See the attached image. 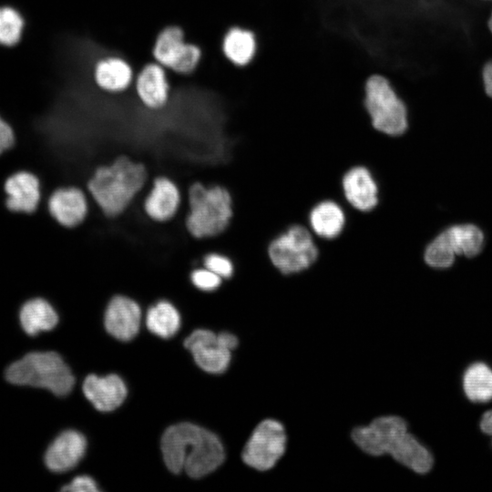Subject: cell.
Here are the masks:
<instances>
[{
	"mask_svg": "<svg viewBox=\"0 0 492 492\" xmlns=\"http://www.w3.org/2000/svg\"><path fill=\"white\" fill-rule=\"evenodd\" d=\"M168 469L190 477L200 478L216 470L224 461L225 453L220 438L212 432L182 422L166 429L160 442Z\"/></svg>",
	"mask_w": 492,
	"mask_h": 492,
	"instance_id": "obj_1",
	"label": "cell"
},
{
	"mask_svg": "<svg viewBox=\"0 0 492 492\" xmlns=\"http://www.w3.org/2000/svg\"><path fill=\"white\" fill-rule=\"evenodd\" d=\"M150 180L147 166L126 154L100 165L85 190L104 215L115 218L125 212Z\"/></svg>",
	"mask_w": 492,
	"mask_h": 492,
	"instance_id": "obj_2",
	"label": "cell"
},
{
	"mask_svg": "<svg viewBox=\"0 0 492 492\" xmlns=\"http://www.w3.org/2000/svg\"><path fill=\"white\" fill-rule=\"evenodd\" d=\"M187 205L185 226L196 239H210L223 233L233 214V198L223 185L192 182L182 194Z\"/></svg>",
	"mask_w": 492,
	"mask_h": 492,
	"instance_id": "obj_3",
	"label": "cell"
},
{
	"mask_svg": "<svg viewBox=\"0 0 492 492\" xmlns=\"http://www.w3.org/2000/svg\"><path fill=\"white\" fill-rule=\"evenodd\" d=\"M364 106L372 128L387 137L404 136L410 127L408 106L384 76H371L364 87Z\"/></svg>",
	"mask_w": 492,
	"mask_h": 492,
	"instance_id": "obj_4",
	"label": "cell"
},
{
	"mask_svg": "<svg viewBox=\"0 0 492 492\" xmlns=\"http://www.w3.org/2000/svg\"><path fill=\"white\" fill-rule=\"evenodd\" d=\"M6 380L17 385L46 388L58 396L68 395L75 377L62 357L55 352H34L13 363Z\"/></svg>",
	"mask_w": 492,
	"mask_h": 492,
	"instance_id": "obj_5",
	"label": "cell"
},
{
	"mask_svg": "<svg viewBox=\"0 0 492 492\" xmlns=\"http://www.w3.org/2000/svg\"><path fill=\"white\" fill-rule=\"evenodd\" d=\"M267 253L271 263L279 272L295 275L307 271L316 262L319 246L307 225L293 223L271 240Z\"/></svg>",
	"mask_w": 492,
	"mask_h": 492,
	"instance_id": "obj_6",
	"label": "cell"
},
{
	"mask_svg": "<svg viewBox=\"0 0 492 492\" xmlns=\"http://www.w3.org/2000/svg\"><path fill=\"white\" fill-rule=\"evenodd\" d=\"M485 234L472 223L455 224L443 230L425 247V263L436 270L450 268L458 256L473 258L484 249Z\"/></svg>",
	"mask_w": 492,
	"mask_h": 492,
	"instance_id": "obj_7",
	"label": "cell"
},
{
	"mask_svg": "<svg viewBox=\"0 0 492 492\" xmlns=\"http://www.w3.org/2000/svg\"><path fill=\"white\" fill-rule=\"evenodd\" d=\"M238 344L237 337L228 332L219 334L206 329L192 332L184 341L200 368L210 374H222L231 362V352Z\"/></svg>",
	"mask_w": 492,
	"mask_h": 492,
	"instance_id": "obj_8",
	"label": "cell"
},
{
	"mask_svg": "<svg viewBox=\"0 0 492 492\" xmlns=\"http://www.w3.org/2000/svg\"><path fill=\"white\" fill-rule=\"evenodd\" d=\"M286 448L283 425L273 419L261 421L246 443L241 457L249 466L266 471L272 468Z\"/></svg>",
	"mask_w": 492,
	"mask_h": 492,
	"instance_id": "obj_9",
	"label": "cell"
},
{
	"mask_svg": "<svg viewBox=\"0 0 492 492\" xmlns=\"http://www.w3.org/2000/svg\"><path fill=\"white\" fill-rule=\"evenodd\" d=\"M142 209L151 220L165 223L173 220L182 204V192L178 183L166 175L152 178L140 193Z\"/></svg>",
	"mask_w": 492,
	"mask_h": 492,
	"instance_id": "obj_10",
	"label": "cell"
},
{
	"mask_svg": "<svg viewBox=\"0 0 492 492\" xmlns=\"http://www.w3.org/2000/svg\"><path fill=\"white\" fill-rule=\"evenodd\" d=\"M408 431L406 421L398 415H385L370 425L353 430L354 442L371 456L389 455L397 440Z\"/></svg>",
	"mask_w": 492,
	"mask_h": 492,
	"instance_id": "obj_11",
	"label": "cell"
},
{
	"mask_svg": "<svg viewBox=\"0 0 492 492\" xmlns=\"http://www.w3.org/2000/svg\"><path fill=\"white\" fill-rule=\"evenodd\" d=\"M45 200L51 217L68 229L81 225L90 210V198L85 189L67 185L55 189Z\"/></svg>",
	"mask_w": 492,
	"mask_h": 492,
	"instance_id": "obj_12",
	"label": "cell"
},
{
	"mask_svg": "<svg viewBox=\"0 0 492 492\" xmlns=\"http://www.w3.org/2000/svg\"><path fill=\"white\" fill-rule=\"evenodd\" d=\"M341 188L345 205L369 212L380 200L379 184L372 170L364 165H354L343 175Z\"/></svg>",
	"mask_w": 492,
	"mask_h": 492,
	"instance_id": "obj_13",
	"label": "cell"
},
{
	"mask_svg": "<svg viewBox=\"0 0 492 492\" xmlns=\"http://www.w3.org/2000/svg\"><path fill=\"white\" fill-rule=\"evenodd\" d=\"M5 206L13 212L33 213L40 206L43 193L37 175L29 170L12 173L5 181Z\"/></svg>",
	"mask_w": 492,
	"mask_h": 492,
	"instance_id": "obj_14",
	"label": "cell"
},
{
	"mask_svg": "<svg viewBox=\"0 0 492 492\" xmlns=\"http://www.w3.org/2000/svg\"><path fill=\"white\" fill-rule=\"evenodd\" d=\"M141 308L132 298L124 294L114 295L108 302L104 324L108 333L120 341H129L139 331Z\"/></svg>",
	"mask_w": 492,
	"mask_h": 492,
	"instance_id": "obj_15",
	"label": "cell"
},
{
	"mask_svg": "<svg viewBox=\"0 0 492 492\" xmlns=\"http://www.w3.org/2000/svg\"><path fill=\"white\" fill-rule=\"evenodd\" d=\"M347 222L345 206L334 199H323L309 210L307 226L321 240L338 238Z\"/></svg>",
	"mask_w": 492,
	"mask_h": 492,
	"instance_id": "obj_16",
	"label": "cell"
},
{
	"mask_svg": "<svg viewBox=\"0 0 492 492\" xmlns=\"http://www.w3.org/2000/svg\"><path fill=\"white\" fill-rule=\"evenodd\" d=\"M136 94L144 107L150 110L163 108L169 98V84L164 67L149 63L139 71L135 81Z\"/></svg>",
	"mask_w": 492,
	"mask_h": 492,
	"instance_id": "obj_17",
	"label": "cell"
},
{
	"mask_svg": "<svg viewBox=\"0 0 492 492\" xmlns=\"http://www.w3.org/2000/svg\"><path fill=\"white\" fill-rule=\"evenodd\" d=\"M87 449L85 436L75 430L61 433L49 446L45 463L53 472H66L75 467Z\"/></svg>",
	"mask_w": 492,
	"mask_h": 492,
	"instance_id": "obj_18",
	"label": "cell"
},
{
	"mask_svg": "<svg viewBox=\"0 0 492 492\" xmlns=\"http://www.w3.org/2000/svg\"><path fill=\"white\" fill-rule=\"evenodd\" d=\"M83 393L96 409L109 412L118 408L127 396V386L117 374H89L83 383Z\"/></svg>",
	"mask_w": 492,
	"mask_h": 492,
	"instance_id": "obj_19",
	"label": "cell"
},
{
	"mask_svg": "<svg viewBox=\"0 0 492 492\" xmlns=\"http://www.w3.org/2000/svg\"><path fill=\"white\" fill-rule=\"evenodd\" d=\"M389 455L418 475L429 473L435 465L433 453L409 431L398 439Z\"/></svg>",
	"mask_w": 492,
	"mask_h": 492,
	"instance_id": "obj_20",
	"label": "cell"
},
{
	"mask_svg": "<svg viewBox=\"0 0 492 492\" xmlns=\"http://www.w3.org/2000/svg\"><path fill=\"white\" fill-rule=\"evenodd\" d=\"M93 77L100 89L109 93H119L130 86L133 70L125 59L110 56L96 63Z\"/></svg>",
	"mask_w": 492,
	"mask_h": 492,
	"instance_id": "obj_21",
	"label": "cell"
},
{
	"mask_svg": "<svg viewBox=\"0 0 492 492\" xmlns=\"http://www.w3.org/2000/svg\"><path fill=\"white\" fill-rule=\"evenodd\" d=\"M19 320L24 331L34 336L40 332L52 330L58 323V314L46 299L33 297L22 304Z\"/></svg>",
	"mask_w": 492,
	"mask_h": 492,
	"instance_id": "obj_22",
	"label": "cell"
},
{
	"mask_svg": "<svg viewBox=\"0 0 492 492\" xmlns=\"http://www.w3.org/2000/svg\"><path fill=\"white\" fill-rule=\"evenodd\" d=\"M462 390L465 397L473 404L492 401V367L486 362L469 364L462 374Z\"/></svg>",
	"mask_w": 492,
	"mask_h": 492,
	"instance_id": "obj_23",
	"label": "cell"
},
{
	"mask_svg": "<svg viewBox=\"0 0 492 492\" xmlns=\"http://www.w3.org/2000/svg\"><path fill=\"white\" fill-rule=\"evenodd\" d=\"M221 47L230 62L237 67H245L257 54V37L247 28L233 26L224 35Z\"/></svg>",
	"mask_w": 492,
	"mask_h": 492,
	"instance_id": "obj_24",
	"label": "cell"
},
{
	"mask_svg": "<svg viewBox=\"0 0 492 492\" xmlns=\"http://www.w3.org/2000/svg\"><path fill=\"white\" fill-rule=\"evenodd\" d=\"M187 46L183 30L177 26L162 29L155 40L152 54L157 63L172 69Z\"/></svg>",
	"mask_w": 492,
	"mask_h": 492,
	"instance_id": "obj_25",
	"label": "cell"
},
{
	"mask_svg": "<svg viewBox=\"0 0 492 492\" xmlns=\"http://www.w3.org/2000/svg\"><path fill=\"white\" fill-rule=\"evenodd\" d=\"M145 322L149 332L167 339L172 337L179 331L180 315L172 302L162 299L148 309Z\"/></svg>",
	"mask_w": 492,
	"mask_h": 492,
	"instance_id": "obj_26",
	"label": "cell"
},
{
	"mask_svg": "<svg viewBox=\"0 0 492 492\" xmlns=\"http://www.w3.org/2000/svg\"><path fill=\"white\" fill-rule=\"evenodd\" d=\"M25 25V18L16 8L0 5V46H15L22 37Z\"/></svg>",
	"mask_w": 492,
	"mask_h": 492,
	"instance_id": "obj_27",
	"label": "cell"
},
{
	"mask_svg": "<svg viewBox=\"0 0 492 492\" xmlns=\"http://www.w3.org/2000/svg\"><path fill=\"white\" fill-rule=\"evenodd\" d=\"M201 266L215 272L223 281L231 280L235 273V263L226 253L219 251H210L205 253L201 260Z\"/></svg>",
	"mask_w": 492,
	"mask_h": 492,
	"instance_id": "obj_28",
	"label": "cell"
},
{
	"mask_svg": "<svg viewBox=\"0 0 492 492\" xmlns=\"http://www.w3.org/2000/svg\"><path fill=\"white\" fill-rule=\"evenodd\" d=\"M190 284L203 292H213L223 284V280L204 266L192 269L189 275Z\"/></svg>",
	"mask_w": 492,
	"mask_h": 492,
	"instance_id": "obj_29",
	"label": "cell"
},
{
	"mask_svg": "<svg viewBox=\"0 0 492 492\" xmlns=\"http://www.w3.org/2000/svg\"><path fill=\"white\" fill-rule=\"evenodd\" d=\"M201 57L200 48L192 43H187L186 49L172 70L177 74L188 75L192 73L199 65Z\"/></svg>",
	"mask_w": 492,
	"mask_h": 492,
	"instance_id": "obj_30",
	"label": "cell"
},
{
	"mask_svg": "<svg viewBox=\"0 0 492 492\" xmlns=\"http://www.w3.org/2000/svg\"><path fill=\"white\" fill-rule=\"evenodd\" d=\"M69 492H97L99 488L95 480L89 476H77L69 484L61 488Z\"/></svg>",
	"mask_w": 492,
	"mask_h": 492,
	"instance_id": "obj_31",
	"label": "cell"
},
{
	"mask_svg": "<svg viewBox=\"0 0 492 492\" xmlns=\"http://www.w3.org/2000/svg\"><path fill=\"white\" fill-rule=\"evenodd\" d=\"M15 132L11 123L0 113V156L14 146Z\"/></svg>",
	"mask_w": 492,
	"mask_h": 492,
	"instance_id": "obj_32",
	"label": "cell"
},
{
	"mask_svg": "<svg viewBox=\"0 0 492 492\" xmlns=\"http://www.w3.org/2000/svg\"><path fill=\"white\" fill-rule=\"evenodd\" d=\"M481 78L486 95L492 99V58L483 65Z\"/></svg>",
	"mask_w": 492,
	"mask_h": 492,
	"instance_id": "obj_33",
	"label": "cell"
},
{
	"mask_svg": "<svg viewBox=\"0 0 492 492\" xmlns=\"http://www.w3.org/2000/svg\"><path fill=\"white\" fill-rule=\"evenodd\" d=\"M478 427L482 434L490 437V446L492 448V408L481 414Z\"/></svg>",
	"mask_w": 492,
	"mask_h": 492,
	"instance_id": "obj_34",
	"label": "cell"
},
{
	"mask_svg": "<svg viewBox=\"0 0 492 492\" xmlns=\"http://www.w3.org/2000/svg\"><path fill=\"white\" fill-rule=\"evenodd\" d=\"M487 27H488L489 32L492 35V7H491V11L487 19Z\"/></svg>",
	"mask_w": 492,
	"mask_h": 492,
	"instance_id": "obj_35",
	"label": "cell"
},
{
	"mask_svg": "<svg viewBox=\"0 0 492 492\" xmlns=\"http://www.w3.org/2000/svg\"><path fill=\"white\" fill-rule=\"evenodd\" d=\"M480 1L492 3V0H480Z\"/></svg>",
	"mask_w": 492,
	"mask_h": 492,
	"instance_id": "obj_36",
	"label": "cell"
}]
</instances>
